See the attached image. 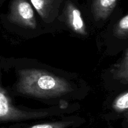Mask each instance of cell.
<instances>
[{
  "label": "cell",
  "mask_w": 128,
  "mask_h": 128,
  "mask_svg": "<svg viewBox=\"0 0 128 128\" xmlns=\"http://www.w3.org/2000/svg\"><path fill=\"white\" fill-rule=\"evenodd\" d=\"M17 90L21 93L39 98L60 96L71 92V84L64 79L44 71L25 69L18 71Z\"/></svg>",
  "instance_id": "6da1fadb"
},
{
  "label": "cell",
  "mask_w": 128,
  "mask_h": 128,
  "mask_svg": "<svg viewBox=\"0 0 128 128\" xmlns=\"http://www.w3.org/2000/svg\"><path fill=\"white\" fill-rule=\"evenodd\" d=\"M47 112H27L15 107L6 91L0 86V121H20L44 117Z\"/></svg>",
  "instance_id": "7a4b0ae2"
},
{
  "label": "cell",
  "mask_w": 128,
  "mask_h": 128,
  "mask_svg": "<svg viewBox=\"0 0 128 128\" xmlns=\"http://www.w3.org/2000/svg\"><path fill=\"white\" fill-rule=\"evenodd\" d=\"M8 20L22 27L33 30L36 28L33 10L26 0H14L12 2Z\"/></svg>",
  "instance_id": "3957f363"
},
{
  "label": "cell",
  "mask_w": 128,
  "mask_h": 128,
  "mask_svg": "<svg viewBox=\"0 0 128 128\" xmlns=\"http://www.w3.org/2000/svg\"><path fill=\"white\" fill-rule=\"evenodd\" d=\"M65 17L69 27L76 33L86 35V25L78 8L71 2H68L65 7Z\"/></svg>",
  "instance_id": "277c9868"
},
{
  "label": "cell",
  "mask_w": 128,
  "mask_h": 128,
  "mask_svg": "<svg viewBox=\"0 0 128 128\" xmlns=\"http://www.w3.org/2000/svg\"><path fill=\"white\" fill-rule=\"evenodd\" d=\"M117 0H93L92 11L96 20H104L116 6Z\"/></svg>",
  "instance_id": "5b68a950"
},
{
  "label": "cell",
  "mask_w": 128,
  "mask_h": 128,
  "mask_svg": "<svg viewBox=\"0 0 128 128\" xmlns=\"http://www.w3.org/2000/svg\"><path fill=\"white\" fill-rule=\"evenodd\" d=\"M112 73L115 78L122 82L128 84V51H125V54L122 61L116 65L112 70Z\"/></svg>",
  "instance_id": "8992f818"
},
{
  "label": "cell",
  "mask_w": 128,
  "mask_h": 128,
  "mask_svg": "<svg viewBox=\"0 0 128 128\" xmlns=\"http://www.w3.org/2000/svg\"><path fill=\"white\" fill-rule=\"evenodd\" d=\"M56 0H31V2L40 16L46 20L50 16Z\"/></svg>",
  "instance_id": "52a82bcc"
},
{
  "label": "cell",
  "mask_w": 128,
  "mask_h": 128,
  "mask_svg": "<svg viewBox=\"0 0 128 128\" xmlns=\"http://www.w3.org/2000/svg\"><path fill=\"white\" fill-rule=\"evenodd\" d=\"M114 34L120 38H128V15L126 14L121 19L114 28Z\"/></svg>",
  "instance_id": "ba28073f"
},
{
  "label": "cell",
  "mask_w": 128,
  "mask_h": 128,
  "mask_svg": "<svg viewBox=\"0 0 128 128\" xmlns=\"http://www.w3.org/2000/svg\"><path fill=\"white\" fill-rule=\"evenodd\" d=\"M112 106L115 111L118 112L126 111L128 109V92L121 94L115 99Z\"/></svg>",
  "instance_id": "9c48e42d"
},
{
  "label": "cell",
  "mask_w": 128,
  "mask_h": 128,
  "mask_svg": "<svg viewBox=\"0 0 128 128\" xmlns=\"http://www.w3.org/2000/svg\"><path fill=\"white\" fill-rule=\"evenodd\" d=\"M71 124V122H56L40 124L26 128H66Z\"/></svg>",
  "instance_id": "30bf717a"
}]
</instances>
